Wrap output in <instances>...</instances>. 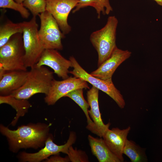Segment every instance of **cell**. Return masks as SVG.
Wrapping results in <instances>:
<instances>
[{"mask_svg":"<svg viewBox=\"0 0 162 162\" xmlns=\"http://www.w3.org/2000/svg\"><path fill=\"white\" fill-rule=\"evenodd\" d=\"M50 126L44 123H31L12 130L1 124L0 131L6 137L10 150L16 153L22 148L36 149L44 147L50 135Z\"/></svg>","mask_w":162,"mask_h":162,"instance_id":"cell-1","label":"cell"},{"mask_svg":"<svg viewBox=\"0 0 162 162\" xmlns=\"http://www.w3.org/2000/svg\"><path fill=\"white\" fill-rule=\"evenodd\" d=\"M53 72L46 67L35 65L31 68L24 84L10 94L20 99L28 100L35 94H47L54 79Z\"/></svg>","mask_w":162,"mask_h":162,"instance_id":"cell-2","label":"cell"},{"mask_svg":"<svg viewBox=\"0 0 162 162\" xmlns=\"http://www.w3.org/2000/svg\"><path fill=\"white\" fill-rule=\"evenodd\" d=\"M22 34H14L0 48V78L7 72L27 70Z\"/></svg>","mask_w":162,"mask_h":162,"instance_id":"cell-3","label":"cell"},{"mask_svg":"<svg viewBox=\"0 0 162 162\" xmlns=\"http://www.w3.org/2000/svg\"><path fill=\"white\" fill-rule=\"evenodd\" d=\"M118 23L115 16H109L105 25L92 32L90 35V41L98 53V67L110 56L117 46L116 32Z\"/></svg>","mask_w":162,"mask_h":162,"instance_id":"cell-4","label":"cell"},{"mask_svg":"<svg viewBox=\"0 0 162 162\" xmlns=\"http://www.w3.org/2000/svg\"><path fill=\"white\" fill-rule=\"evenodd\" d=\"M38 31L35 16L25 22L22 34L25 52L24 61L27 68L34 66L45 50L39 37Z\"/></svg>","mask_w":162,"mask_h":162,"instance_id":"cell-5","label":"cell"},{"mask_svg":"<svg viewBox=\"0 0 162 162\" xmlns=\"http://www.w3.org/2000/svg\"><path fill=\"white\" fill-rule=\"evenodd\" d=\"M69 59L73 68L72 70L69 71V73L106 93L114 100L120 108L124 107L125 103L123 96L115 86L112 78L105 80L93 76L82 67L73 56L70 57Z\"/></svg>","mask_w":162,"mask_h":162,"instance_id":"cell-6","label":"cell"},{"mask_svg":"<svg viewBox=\"0 0 162 162\" xmlns=\"http://www.w3.org/2000/svg\"><path fill=\"white\" fill-rule=\"evenodd\" d=\"M40 21L38 34L45 49L62 50L63 46L62 39L64 35L61 31L52 15L46 10L38 15Z\"/></svg>","mask_w":162,"mask_h":162,"instance_id":"cell-7","label":"cell"},{"mask_svg":"<svg viewBox=\"0 0 162 162\" xmlns=\"http://www.w3.org/2000/svg\"><path fill=\"white\" fill-rule=\"evenodd\" d=\"M76 138V133L70 132L67 142L64 145H58L53 142V136L50 134L45 146L38 152L34 153L21 152L18 155V158L20 162H40L61 152L67 154L69 147L75 143Z\"/></svg>","mask_w":162,"mask_h":162,"instance_id":"cell-8","label":"cell"},{"mask_svg":"<svg viewBox=\"0 0 162 162\" xmlns=\"http://www.w3.org/2000/svg\"><path fill=\"white\" fill-rule=\"evenodd\" d=\"M87 82L74 76L69 77L61 81L54 79L48 94L44 98V101L48 105H53L72 91L80 88L89 89Z\"/></svg>","mask_w":162,"mask_h":162,"instance_id":"cell-9","label":"cell"},{"mask_svg":"<svg viewBox=\"0 0 162 162\" xmlns=\"http://www.w3.org/2000/svg\"><path fill=\"white\" fill-rule=\"evenodd\" d=\"M79 0H46V10L55 19L59 28L65 35L71 31L68 22L69 15Z\"/></svg>","mask_w":162,"mask_h":162,"instance_id":"cell-10","label":"cell"},{"mask_svg":"<svg viewBox=\"0 0 162 162\" xmlns=\"http://www.w3.org/2000/svg\"><path fill=\"white\" fill-rule=\"evenodd\" d=\"M38 67L47 66L51 68L58 76L65 79L69 76V69L72 67L70 60L63 57L57 50L45 49L35 65Z\"/></svg>","mask_w":162,"mask_h":162,"instance_id":"cell-11","label":"cell"},{"mask_svg":"<svg viewBox=\"0 0 162 162\" xmlns=\"http://www.w3.org/2000/svg\"><path fill=\"white\" fill-rule=\"evenodd\" d=\"M99 89L92 86L87 93V102L90 107L88 113L93 122L89 130L100 137H103L110 125V122L104 123L101 118L98 104Z\"/></svg>","mask_w":162,"mask_h":162,"instance_id":"cell-12","label":"cell"},{"mask_svg":"<svg viewBox=\"0 0 162 162\" xmlns=\"http://www.w3.org/2000/svg\"><path fill=\"white\" fill-rule=\"evenodd\" d=\"M131 54V52L128 50H123L116 46L110 56L90 74L103 80L111 78L119 66L129 58Z\"/></svg>","mask_w":162,"mask_h":162,"instance_id":"cell-13","label":"cell"},{"mask_svg":"<svg viewBox=\"0 0 162 162\" xmlns=\"http://www.w3.org/2000/svg\"><path fill=\"white\" fill-rule=\"evenodd\" d=\"M130 129V126L123 129L117 128L109 129L102 137L110 149L121 162L124 161L123 150Z\"/></svg>","mask_w":162,"mask_h":162,"instance_id":"cell-14","label":"cell"},{"mask_svg":"<svg viewBox=\"0 0 162 162\" xmlns=\"http://www.w3.org/2000/svg\"><path fill=\"white\" fill-rule=\"evenodd\" d=\"M29 71L14 70L6 72L0 78L1 96L10 94L21 88L27 80Z\"/></svg>","mask_w":162,"mask_h":162,"instance_id":"cell-15","label":"cell"},{"mask_svg":"<svg viewBox=\"0 0 162 162\" xmlns=\"http://www.w3.org/2000/svg\"><path fill=\"white\" fill-rule=\"evenodd\" d=\"M92 152L99 162H121L110 149L103 138L88 137Z\"/></svg>","mask_w":162,"mask_h":162,"instance_id":"cell-16","label":"cell"},{"mask_svg":"<svg viewBox=\"0 0 162 162\" xmlns=\"http://www.w3.org/2000/svg\"><path fill=\"white\" fill-rule=\"evenodd\" d=\"M3 104L10 105L16 111V116L10 123V125L13 126L16 125L19 118L25 116L32 106L27 100L17 99L11 95H0V104Z\"/></svg>","mask_w":162,"mask_h":162,"instance_id":"cell-17","label":"cell"},{"mask_svg":"<svg viewBox=\"0 0 162 162\" xmlns=\"http://www.w3.org/2000/svg\"><path fill=\"white\" fill-rule=\"evenodd\" d=\"M88 6L93 7L95 9L98 19L100 18L101 14L108 15L113 11L109 0H79L72 13H75L81 9Z\"/></svg>","mask_w":162,"mask_h":162,"instance_id":"cell-18","label":"cell"},{"mask_svg":"<svg viewBox=\"0 0 162 162\" xmlns=\"http://www.w3.org/2000/svg\"><path fill=\"white\" fill-rule=\"evenodd\" d=\"M123 153L128 156L132 162H146L148 161L145 149L137 145L133 141L128 139L126 141Z\"/></svg>","mask_w":162,"mask_h":162,"instance_id":"cell-19","label":"cell"},{"mask_svg":"<svg viewBox=\"0 0 162 162\" xmlns=\"http://www.w3.org/2000/svg\"><path fill=\"white\" fill-rule=\"evenodd\" d=\"M25 21L15 23L8 21L0 27V48L4 45L14 34L22 33Z\"/></svg>","mask_w":162,"mask_h":162,"instance_id":"cell-20","label":"cell"},{"mask_svg":"<svg viewBox=\"0 0 162 162\" xmlns=\"http://www.w3.org/2000/svg\"><path fill=\"white\" fill-rule=\"evenodd\" d=\"M83 89L78 88L72 91L67 94L65 97H68L74 101L82 109L87 118V125L86 128L89 130L92 126L93 122L90 118L88 113L89 105L85 99L83 95Z\"/></svg>","mask_w":162,"mask_h":162,"instance_id":"cell-21","label":"cell"},{"mask_svg":"<svg viewBox=\"0 0 162 162\" xmlns=\"http://www.w3.org/2000/svg\"><path fill=\"white\" fill-rule=\"evenodd\" d=\"M22 4L34 16L36 17L46 10V0H25Z\"/></svg>","mask_w":162,"mask_h":162,"instance_id":"cell-22","label":"cell"},{"mask_svg":"<svg viewBox=\"0 0 162 162\" xmlns=\"http://www.w3.org/2000/svg\"><path fill=\"white\" fill-rule=\"evenodd\" d=\"M0 7L17 11L23 18L27 19L30 15L29 12L22 4L18 3L14 0H0Z\"/></svg>","mask_w":162,"mask_h":162,"instance_id":"cell-23","label":"cell"},{"mask_svg":"<svg viewBox=\"0 0 162 162\" xmlns=\"http://www.w3.org/2000/svg\"><path fill=\"white\" fill-rule=\"evenodd\" d=\"M67 155L72 162L89 161L88 156L85 151L74 148L72 146L69 147Z\"/></svg>","mask_w":162,"mask_h":162,"instance_id":"cell-24","label":"cell"},{"mask_svg":"<svg viewBox=\"0 0 162 162\" xmlns=\"http://www.w3.org/2000/svg\"><path fill=\"white\" fill-rule=\"evenodd\" d=\"M59 153L52 155L49 158L45 160L46 162H69L70 160L67 155L65 157H62L59 155Z\"/></svg>","mask_w":162,"mask_h":162,"instance_id":"cell-25","label":"cell"},{"mask_svg":"<svg viewBox=\"0 0 162 162\" xmlns=\"http://www.w3.org/2000/svg\"><path fill=\"white\" fill-rule=\"evenodd\" d=\"M159 5L162 6V0H153Z\"/></svg>","mask_w":162,"mask_h":162,"instance_id":"cell-26","label":"cell"},{"mask_svg":"<svg viewBox=\"0 0 162 162\" xmlns=\"http://www.w3.org/2000/svg\"><path fill=\"white\" fill-rule=\"evenodd\" d=\"M14 0L18 3L22 4L25 0Z\"/></svg>","mask_w":162,"mask_h":162,"instance_id":"cell-27","label":"cell"}]
</instances>
